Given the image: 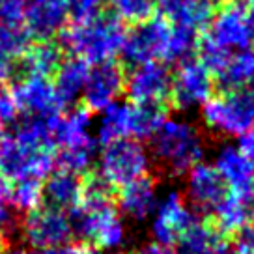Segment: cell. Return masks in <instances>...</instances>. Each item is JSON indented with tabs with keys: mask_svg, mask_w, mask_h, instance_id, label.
I'll return each mask as SVG.
<instances>
[{
	"mask_svg": "<svg viewBox=\"0 0 254 254\" xmlns=\"http://www.w3.org/2000/svg\"><path fill=\"white\" fill-rule=\"evenodd\" d=\"M124 34V21L111 9H101L90 19L67 24L58 36V45L69 56L80 58L88 65H95L118 56Z\"/></svg>",
	"mask_w": 254,
	"mask_h": 254,
	"instance_id": "6da1fadb",
	"label": "cell"
},
{
	"mask_svg": "<svg viewBox=\"0 0 254 254\" xmlns=\"http://www.w3.org/2000/svg\"><path fill=\"white\" fill-rule=\"evenodd\" d=\"M151 140V155L170 176H185L204 161L206 140L198 126L189 120L167 118Z\"/></svg>",
	"mask_w": 254,
	"mask_h": 254,
	"instance_id": "7a4b0ae2",
	"label": "cell"
},
{
	"mask_svg": "<svg viewBox=\"0 0 254 254\" xmlns=\"http://www.w3.org/2000/svg\"><path fill=\"white\" fill-rule=\"evenodd\" d=\"M73 238L80 243L101 249L116 251L126 243L127 230L114 200L107 202H80L77 207L67 211Z\"/></svg>",
	"mask_w": 254,
	"mask_h": 254,
	"instance_id": "3957f363",
	"label": "cell"
},
{
	"mask_svg": "<svg viewBox=\"0 0 254 254\" xmlns=\"http://www.w3.org/2000/svg\"><path fill=\"white\" fill-rule=\"evenodd\" d=\"M204 126L224 138H239L254 127V84L209 97L200 107Z\"/></svg>",
	"mask_w": 254,
	"mask_h": 254,
	"instance_id": "277c9868",
	"label": "cell"
},
{
	"mask_svg": "<svg viewBox=\"0 0 254 254\" xmlns=\"http://www.w3.org/2000/svg\"><path fill=\"white\" fill-rule=\"evenodd\" d=\"M97 174L114 189L135 182L150 170V153L144 144L135 138H118L103 144L97 151Z\"/></svg>",
	"mask_w": 254,
	"mask_h": 254,
	"instance_id": "5b68a950",
	"label": "cell"
},
{
	"mask_svg": "<svg viewBox=\"0 0 254 254\" xmlns=\"http://www.w3.org/2000/svg\"><path fill=\"white\" fill-rule=\"evenodd\" d=\"M55 148H43L17 136H4L0 142V176L8 183L36 178L45 180L56 168Z\"/></svg>",
	"mask_w": 254,
	"mask_h": 254,
	"instance_id": "8992f818",
	"label": "cell"
},
{
	"mask_svg": "<svg viewBox=\"0 0 254 254\" xmlns=\"http://www.w3.org/2000/svg\"><path fill=\"white\" fill-rule=\"evenodd\" d=\"M202 36L228 56L251 49L254 43V28L249 8L238 0L222 4V8L215 11L211 23L207 24Z\"/></svg>",
	"mask_w": 254,
	"mask_h": 254,
	"instance_id": "52a82bcc",
	"label": "cell"
},
{
	"mask_svg": "<svg viewBox=\"0 0 254 254\" xmlns=\"http://www.w3.org/2000/svg\"><path fill=\"white\" fill-rule=\"evenodd\" d=\"M170 24L163 17H150L135 23L124 34L118 53V64L124 69H135L138 65L159 60L165 51Z\"/></svg>",
	"mask_w": 254,
	"mask_h": 254,
	"instance_id": "ba28073f",
	"label": "cell"
},
{
	"mask_svg": "<svg viewBox=\"0 0 254 254\" xmlns=\"http://www.w3.org/2000/svg\"><path fill=\"white\" fill-rule=\"evenodd\" d=\"M19 232L34 251H62L73 239L67 213L45 204L21 217Z\"/></svg>",
	"mask_w": 254,
	"mask_h": 254,
	"instance_id": "9c48e42d",
	"label": "cell"
},
{
	"mask_svg": "<svg viewBox=\"0 0 254 254\" xmlns=\"http://www.w3.org/2000/svg\"><path fill=\"white\" fill-rule=\"evenodd\" d=\"M198 219L200 215L185 202L180 190H168L163 198H159L151 215V238L159 245L174 247Z\"/></svg>",
	"mask_w": 254,
	"mask_h": 254,
	"instance_id": "30bf717a",
	"label": "cell"
},
{
	"mask_svg": "<svg viewBox=\"0 0 254 254\" xmlns=\"http://www.w3.org/2000/svg\"><path fill=\"white\" fill-rule=\"evenodd\" d=\"M213 73L194 58L178 65L176 73L172 75V90L168 103H172L180 111L198 109L209 97H213Z\"/></svg>",
	"mask_w": 254,
	"mask_h": 254,
	"instance_id": "8fae6325",
	"label": "cell"
},
{
	"mask_svg": "<svg viewBox=\"0 0 254 254\" xmlns=\"http://www.w3.org/2000/svg\"><path fill=\"white\" fill-rule=\"evenodd\" d=\"M170 65L161 60L142 64L126 75V88L131 103H163L167 105L172 90Z\"/></svg>",
	"mask_w": 254,
	"mask_h": 254,
	"instance_id": "7c38bea8",
	"label": "cell"
},
{
	"mask_svg": "<svg viewBox=\"0 0 254 254\" xmlns=\"http://www.w3.org/2000/svg\"><path fill=\"white\" fill-rule=\"evenodd\" d=\"M126 88V69L116 60L90 65L86 77L84 92H82V107L90 112H101L109 105L118 101Z\"/></svg>",
	"mask_w": 254,
	"mask_h": 254,
	"instance_id": "4fadbf2b",
	"label": "cell"
},
{
	"mask_svg": "<svg viewBox=\"0 0 254 254\" xmlns=\"http://www.w3.org/2000/svg\"><path fill=\"white\" fill-rule=\"evenodd\" d=\"M185 196L189 200V206L198 215H211L215 207L230 192L221 174L215 170L211 163L206 161L194 165L185 174Z\"/></svg>",
	"mask_w": 254,
	"mask_h": 254,
	"instance_id": "5bb4252c",
	"label": "cell"
},
{
	"mask_svg": "<svg viewBox=\"0 0 254 254\" xmlns=\"http://www.w3.org/2000/svg\"><path fill=\"white\" fill-rule=\"evenodd\" d=\"M69 24V13L64 0H26L23 28L32 43L56 41Z\"/></svg>",
	"mask_w": 254,
	"mask_h": 254,
	"instance_id": "9a60e30c",
	"label": "cell"
},
{
	"mask_svg": "<svg viewBox=\"0 0 254 254\" xmlns=\"http://www.w3.org/2000/svg\"><path fill=\"white\" fill-rule=\"evenodd\" d=\"M15 95L21 116L34 118H55L62 114L64 109L58 103L53 80L41 75H28L24 79L9 84Z\"/></svg>",
	"mask_w": 254,
	"mask_h": 254,
	"instance_id": "2e32d148",
	"label": "cell"
},
{
	"mask_svg": "<svg viewBox=\"0 0 254 254\" xmlns=\"http://www.w3.org/2000/svg\"><path fill=\"white\" fill-rule=\"evenodd\" d=\"M215 170L221 174L230 192L245 194L254 187V168L238 144L222 142L213 155Z\"/></svg>",
	"mask_w": 254,
	"mask_h": 254,
	"instance_id": "e0dca14e",
	"label": "cell"
},
{
	"mask_svg": "<svg viewBox=\"0 0 254 254\" xmlns=\"http://www.w3.org/2000/svg\"><path fill=\"white\" fill-rule=\"evenodd\" d=\"M155 9L168 24L196 32L206 30L215 15V4L211 0H155Z\"/></svg>",
	"mask_w": 254,
	"mask_h": 254,
	"instance_id": "ac0fdd59",
	"label": "cell"
},
{
	"mask_svg": "<svg viewBox=\"0 0 254 254\" xmlns=\"http://www.w3.org/2000/svg\"><path fill=\"white\" fill-rule=\"evenodd\" d=\"M157 187L150 176H142L120 187L118 190V211L133 221L150 219L157 207Z\"/></svg>",
	"mask_w": 254,
	"mask_h": 254,
	"instance_id": "d6986e66",
	"label": "cell"
},
{
	"mask_svg": "<svg viewBox=\"0 0 254 254\" xmlns=\"http://www.w3.org/2000/svg\"><path fill=\"white\" fill-rule=\"evenodd\" d=\"M82 198V176L55 168L43 180V204L60 211H71Z\"/></svg>",
	"mask_w": 254,
	"mask_h": 254,
	"instance_id": "ffe728a7",
	"label": "cell"
},
{
	"mask_svg": "<svg viewBox=\"0 0 254 254\" xmlns=\"http://www.w3.org/2000/svg\"><path fill=\"white\" fill-rule=\"evenodd\" d=\"M88 71H90V65L86 62H82L80 58H75V56H69V58H64L60 67L53 75L55 94L64 111L73 109L77 103H80Z\"/></svg>",
	"mask_w": 254,
	"mask_h": 254,
	"instance_id": "44dd1931",
	"label": "cell"
},
{
	"mask_svg": "<svg viewBox=\"0 0 254 254\" xmlns=\"http://www.w3.org/2000/svg\"><path fill=\"white\" fill-rule=\"evenodd\" d=\"M213 77L215 86H219L222 92H232L254 84V49L251 47L234 53Z\"/></svg>",
	"mask_w": 254,
	"mask_h": 254,
	"instance_id": "7402d4cb",
	"label": "cell"
},
{
	"mask_svg": "<svg viewBox=\"0 0 254 254\" xmlns=\"http://www.w3.org/2000/svg\"><path fill=\"white\" fill-rule=\"evenodd\" d=\"M167 118V105L129 101V138L140 142L151 138Z\"/></svg>",
	"mask_w": 254,
	"mask_h": 254,
	"instance_id": "603a6c76",
	"label": "cell"
},
{
	"mask_svg": "<svg viewBox=\"0 0 254 254\" xmlns=\"http://www.w3.org/2000/svg\"><path fill=\"white\" fill-rule=\"evenodd\" d=\"M211 215H213V226L222 236L236 234L253 219L247 198L243 194H236V192H228L226 198L215 207Z\"/></svg>",
	"mask_w": 254,
	"mask_h": 254,
	"instance_id": "cb8c5ba5",
	"label": "cell"
},
{
	"mask_svg": "<svg viewBox=\"0 0 254 254\" xmlns=\"http://www.w3.org/2000/svg\"><path fill=\"white\" fill-rule=\"evenodd\" d=\"M200 32L185 26H172L168 30V38L165 43V51L161 56V62L168 65H182V64L194 60L198 51Z\"/></svg>",
	"mask_w": 254,
	"mask_h": 254,
	"instance_id": "d4e9b609",
	"label": "cell"
},
{
	"mask_svg": "<svg viewBox=\"0 0 254 254\" xmlns=\"http://www.w3.org/2000/svg\"><path fill=\"white\" fill-rule=\"evenodd\" d=\"M118 138H129V103L114 101L99 112L95 126V140L103 146Z\"/></svg>",
	"mask_w": 254,
	"mask_h": 254,
	"instance_id": "484cf974",
	"label": "cell"
},
{
	"mask_svg": "<svg viewBox=\"0 0 254 254\" xmlns=\"http://www.w3.org/2000/svg\"><path fill=\"white\" fill-rule=\"evenodd\" d=\"M32 45L23 26L0 28V82H8L9 73L19 56H23Z\"/></svg>",
	"mask_w": 254,
	"mask_h": 254,
	"instance_id": "4316f807",
	"label": "cell"
},
{
	"mask_svg": "<svg viewBox=\"0 0 254 254\" xmlns=\"http://www.w3.org/2000/svg\"><path fill=\"white\" fill-rule=\"evenodd\" d=\"M97 140L86 144H77V146H65V148H56L55 163L58 168L73 172V174L84 176L88 174L97 161Z\"/></svg>",
	"mask_w": 254,
	"mask_h": 254,
	"instance_id": "83f0119b",
	"label": "cell"
},
{
	"mask_svg": "<svg viewBox=\"0 0 254 254\" xmlns=\"http://www.w3.org/2000/svg\"><path fill=\"white\" fill-rule=\"evenodd\" d=\"M9 206L17 213L26 215L43 206V180L26 178L9 185Z\"/></svg>",
	"mask_w": 254,
	"mask_h": 254,
	"instance_id": "f1b7e54d",
	"label": "cell"
},
{
	"mask_svg": "<svg viewBox=\"0 0 254 254\" xmlns=\"http://www.w3.org/2000/svg\"><path fill=\"white\" fill-rule=\"evenodd\" d=\"M107 2L114 15L131 24L142 23L155 13V0H107Z\"/></svg>",
	"mask_w": 254,
	"mask_h": 254,
	"instance_id": "f546056e",
	"label": "cell"
},
{
	"mask_svg": "<svg viewBox=\"0 0 254 254\" xmlns=\"http://www.w3.org/2000/svg\"><path fill=\"white\" fill-rule=\"evenodd\" d=\"M19 217L17 211L9 206V183L0 176V228L9 234L17 228L19 230Z\"/></svg>",
	"mask_w": 254,
	"mask_h": 254,
	"instance_id": "4dcf8cb0",
	"label": "cell"
},
{
	"mask_svg": "<svg viewBox=\"0 0 254 254\" xmlns=\"http://www.w3.org/2000/svg\"><path fill=\"white\" fill-rule=\"evenodd\" d=\"M65 8L69 13V19L73 21H84L94 17L103 9L105 0H64Z\"/></svg>",
	"mask_w": 254,
	"mask_h": 254,
	"instance_id": "1f68e13d",
	"label": "cell"
},
{
	"mask_svg": "<svg viewBox=\"0 0 254 254\" xmlns=\"http://www.w3.org/2000/svg\"><path fill=\"white\" fill-rule=\"evenodd\" d=\"M26 0H0V28L2 26H23Z\"/></svg>",
	"mask_w": 254,
	"mask_h": 254,
	"instance_id": "d6a6232c",
	"label": "cell"
},
{
	"mask_svg": "<svg viewBox=\"0 0 254 254\" xmlns=\"http://www.w3.org/2000/svg\"><path fill=\"white\" fill-rule=\"evenodd\" d=\"M19 116H21V112H19V105H17L11 88L0 84V122L4 126L15 124Z\"/></svg>",
	"mask_w": 254,
	"mask_h": 254,
	"instance_id": "836d02e7",
	"label": "cell"
},
{
	"mask_svg": "<svg viewBox=\"0 0 254 254\" xmlns=\"http://www.w3.org/2000/svg\"><path fill=\"white\" fill-rule=\"evenodd\" d=\"M230 247L234 254H254V222H249L234 234Z\"/></svg>",
	"mask_w": 254,
	"mask_h": 254,
	"instance_id": "e575fe53",
	"label": "cell"
},
{
	"mask_svg": "<svg viewBox=\"0 0 254 254\" xmlns=\"http://www.w3.org/2000/svg\"><path fill=\"white\" fill-rule=\"evenodd\" d=\"M238 146L239 150L243 151V155L249 159V163H251V167L254 168V127H251L247 133L238 138Z\"/></svg>",
	"mask_w": 254,
	"mask_h": 254,
	"instance_id": "d590c367",
	"label": "cell"
},
{
	"mask_svg": "<svg viewBox=\"0 0 254 254\" xmlns=\"http://www.w3.org/2000/svg\"><path fill=\"white\" fill-rule=\"evenodd\" d=\"M135 254H178V253H176L172 247L159 245L155 241H151V243L142 245L138 251H135Z\"/></svg>",
	"mask_w": 254,
	"mask_h": 254,
	"instance_id": "8d00e7d4",
	"label": "cell"
},
{
	"mask_svg": "<svg viewBox=\"0 0 254 254\" xmlns=\"http://www.w3.org/2000/svg\"><path fill=\"white\" fill-rule=\"evenodd\" d=\"M62 254H97V249L88 243H77L62 249Z\"/></svg>",
	"mask_w": 254,
	"mask_h": 254,
	"instance_id": "74e56055",
	"label": "cell"
},
{
	"mask_svg": "<svg viewBox=\"0 0 254 254\" xmlns=\"http://www.w3.org/2000/svg\"><path fill=\"white\" fill-rule=\"evenodd\" d=\"M2 254H62V251H34V249H6Z\"/></svg>",
	"mask_w": 254,
	"mask_h": 254,
	"instance_id": "f35d334b",
	"label": "cell"
},
{
	"mask_svg": "<svg viewBox=\"0 0 254 254\" xmlns=\"http://www.w3.org/2000/svg\"><path fill=\"white\" fill-rule=\"evenodd\" d=\"M207 254H234V251H232V247H230L228 241H222L217 249H213L211 253H207Z\"/></svg>",
	"mask_w": 254,
	"mask_h": 254,
	"instance_id": "ab89813d",
	"label": "cell"
},
{
	"mask_svg": "<svg viewBox=\"0 0 254 254\" xmlns=\"http://www.w3.org/2000/svg\"><path fill=\"white\" fill-rule=\"evenodd\" d=\"M6 249H9V239H8V234L0 228V254L4 253Z\"/></svg>",
	"mask_w": 254,
	"mask_h": 254,
	"instance_id": "60d3db41",
	"label": "cell"
},
{
	"mask_svg": "<svg viewBox=\"0 0 254 254\" xmlns=\"http://www.w3.org/2000/svg\"><path fill=\"white\" fill-rule=\"evenodd\" d=\"M4 136H6V126L0 122V142L4 140Z\"/></svg>",
	"mask_w": 254,
	"mask_h": 254,
	"instance_id": "b9f144b4",
	"label": "cell"
},
{
	"mask_svg": "<svg viewBox=\"0 0 254 254\" xmlns=\"http://www.w3.org/2000/svg\"><path fill=\"white\" fill-rule=\"evenodd\" d=\"M243 4L247 8H254V0H243Z\"/></svg>",
	"mask_w": 254,
	"mask_h": 254,
	"instance_id": "7bdbcfd3",
	"label": "cell"
},
{
	"mask_svg": "<svg viewBox=\"0 0 254 254\" xmlns=\"http://www.w3.org/2000/svg\"><path fill=\"white\" fill-rule=\"evenodd\" d=\"M249 15H251V23H253V28H254V8H249Z\"/></svg>",
	"mask_w": 254,
	"mask_h": 254,
	"instance_id": "ee69618b",
	"label": "cell"
},
{
	"mask_svg": "<svg viewBox=\"0 0 254 254\" xmlns=\"http://www.w3.org/2000/svg\"><path fill=\"white\" fill-rule=\"evenodd\" d=\"M213 4H226V2H230V0H211Z\"/></svg>",
	"mask_w": 254,
	"mask_h": 254,
	"instance_id": "f6af8a7d",
	"label": "cell"
},
{
	"mask_svg": "<svg viewBox=\"0 0 254 254\" xmlns=\"http://www.w3.org/2000/svg\"><path fill=\"white\" fill-rule=\"evenodd\" d=\"M112 254H122V253H112Z\"/></svg>",
	"mask_w": 254,
	"mask_h": 254,
	"instance_id": "bcb514c9",
	"label": "cell"
}]
</instances>
